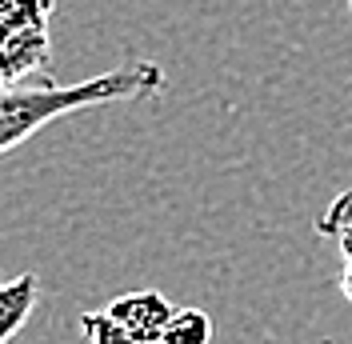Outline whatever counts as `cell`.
<instances>
[{
	"mask_svg": "<svg viewBox=\"0 0 352 344\" xmlns=\"http://www.w3.org/2000/svg\"><path fill=\"white\" fill-rule=\"evenodd\" d=\"M164 88V68L156 61H140L129 56L124 65L109 68L100 76H88L76 85H52L41 80L32 88H4V105H0V156L16 152L36 136L44 125L60 120L68 112L96 105H120V100H148Z\"/></svg>",
	"mask_w": 352,
	"mask_h": 344,
	"instance_id": "obj_1",
	"label": "cell"
},
{
	"mask_svg": "<svg viewBox=\"0 0 352 344\" xmlns=\"http://www.w3.org/2000/svg\"><path fill=\"white\" fill-rule=\"evenodd\" d=\"M56 0H0V85H16L21 76L48 68V17Z\"/></svg>",
	"mask_w": 352,
	"mask_h": 344,
	"instance_id": "obj_2",
	"label": "cell"
},
{
	"mask_svg": "<svg viewBox=\"0 0 352 344\" xmlns=\"http://www.w3.org/2000/svg\"><path fill=\"white\" fill-rule=\"evenodd\" d=\"M104 312L124 332H132L136 341L160 344V336H164V328H168V321H173V312H176V304L168 297H160L156 288H140V292H124V297L109 301Z\"/></svg>",
	"mask_w": 352,
	"mask_h": 344,
	"instance_id": "obj_3",
	"label": "cell"
},
{
	"mask_svg": "<svg viewBox=\"0 0 352 344\" xmlns=\"http://www.w3.org/2000/svg\"><path fill=\"white\" fill-rule=\"evenodd\" d=\"M36 301H41V280L32 272H21L8 284H0V344H8L28 324V316L36 312Z\"/></svg>",
	"mask_w": 352,
	"mask_h": 344,
	"instance_id": "obj_4",
	"label": "cell"
},
{
	"mask_svg": "<svg viewBox=\"0 0 352 344\" xmlns=\"http://www.w3.org/2000/svg\"><path fill=\"white\" fill-rule=\"evenodd\" d=\"M316 233L336 244V252L344 260H352V193H340L324 213L316 216Z\"/></svg>",
	"mask_w": 352,
	"mask_h": 344,
	"instance_id": "obj_5",
	"label": "cell"
},
{
	"mask_svg": "<svg viewBox=\"0 0 352 344\" xmlns=\"http://www.w3.org/2000/svg\"><path fill=\"white\" fill-rule=\"evenodd\" d=\"M160 344H212V316L200 308H176Z\"/></svg>",
	"mask_w": 352,
	"mask_h": 344,
	"instance_id": "obj_6",
	"label": "cell"
},
{
	"mask_svg": "<svg viewBox=\"0 0 352 344\" xmlns=\"http://www.w3.org/2000/svg\"><path fill=\"white\" fill-rule=\"evenodd\" d=\"M80 332H85L88 344H153V341H136L132 332H124L104 308H96V312H80Z\"/></svg>",
	"mask_w": 352,
	"mask_h": 344,
	"instance_id": "obj_7",
	"label": "cell"
},
{
	"mask_svg": "<svg viewBox=\"0 0 352 344\" xmlns=\"http://www.w3.org/2000/svg\"><path fill=\"white\" fill-rule=\"evenodd\" d=\"M340 292H344V301L352 304V260H344V268H340Z\"/></svg>",
	"mask_w": 352,
	"mask_h": 344,
	"instance_id": "obj_8",
	"label": "cell"
},
{
	"mask_svg": "<svg viewBox=\"0 0 352 344\" xmlns=\"http://www.w3.org/2000/svg\"><path fill=\"white\" fill-rule=\"evenodd\" d=\"M0 105H4V88H0Z\"/></svg>",
	"mask_w": 352,
	"mask_h": 344,
	"instance_id": "obj_9",
	"label": "cell"
},
{
	"mask_svg": "<svg viewBox=\"0 0 352 344\" xmlns=\"http://www.w3.org/2000/svg\"><path fill=\"white\" fill-rule=\"evenodd\" d=\"M349 8H352V0H349Z\"/></svg>",
	"mask_w": 352,
	"mask_h": 344,
	"instance_id": "obj_10",
	"label": "cell"
}]
</instances>
